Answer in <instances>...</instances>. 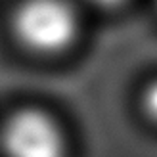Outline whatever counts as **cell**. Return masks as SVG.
<instances>
[{"instance_id": "2", "label": "cell", "mask_w": 157, "mask_h": 157, "mask_svg": "<svg viewBox=\"0 0 157 157\" xmlns=\"http://www.w3.org/2000/svg\"><path fill=\"white\" fill-rule=\"evenodd\" d=\"M0 144L6 157H63L58 124L38 109H21L8 117Z\"/></svg>"}, {"instance_id": "1", "label": "cell", "mask_w": 157, "mask_h": 157, "mask_svg": "<svg viewBox=\"0 0 157 157\" xmlns=\"http://www.w3.org/2000/svg\"><path fill=\"white\" fill-rule=\"evenodd\" d=\"M77 12L67 0H23L13 13V33L38 54L65 50L77 35Z\"/></svg>"}, {"instance_id": "3", "label": "cell", "mask_w": 157, "mask_h": 157, "mask_svg": "<svg viewBox=\"0 0 157 157\" xmlns=\"http://www.w3.org/2000/svg\"><path fill=\"white\" fill-rule=\"evenodd\" d=\"M142 107H144L146 115L150 117L151 121L157 123V78L144 88V94H142Z\"/></svg>"}, {"instance_id": "4", "label": "cell", "mask_w": 157, "mask_h": 157, "mask_svg": "<svg viewBox=\"0 0 157 157\" xmlns=\"http://www.w3.org/2000/svg\"><path fill=\"white\" fill-rule=\"evenodd\" d=\"M90 2L98 4V6H104V8H109V6H117V4H121L123 0H90Z\"/></svg>"}]
</instances>
